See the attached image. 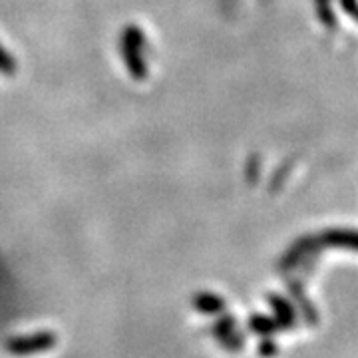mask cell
Returning <instances> with one entry per match:
<instances>
[{
  "mask_svg": "<svg viewBox=\"0 0 358 358\" xmlns=\"http://www.w3.org/2000/svg\"><path fill=\"white\" fill-rule=\"evenodd\" d=\"M56 345V336L50 333H40L34 336H28V338H13L6 348L18 355V357H24V355H36V352H44L52 346Z\"/></svg>",
  "mask_w": 358,
  "mask_h": 358,
  "instance_id": "6da1fadb",
  "label": "cell"
},
{
  "mask_svg": "<svg viewBox=\"0 0 358 358\" xmlns=\"http://www.w3.org/2000/svg\"><path fill=\"white\" fill-rule=\"evenodd\" d=\"M223 307H225L223 299H219V296H215V294L203 293V294H197V296H195V308H199L201 313L213 315V313L223 310Z\"/></svg>",
  "mask_w": 358,
  "mask_h": 358,
  "instance_id": "5b68a950",
  "label": "cell"
},
{
  "mask_svg": "<svg viewBox=\"0 0 358 358\" xmlns=\"http://www.w3.org/2000/svg\"><path fill=\"white\" fill-rule=\"evenodd\" d=\"M317 8H319V18L324 26H334V14L331 10V0H317Z\"/></svg>",
  "mask_w": 358,
  "mask_h": 358,
  "instance_id": "8992f818",
  "label": "cell"
},
{
  "mask_svg": "<svg viewBox=\"0 0 358 358\" xmlns=\"http://www.w3.org/2000/svg\"><path fill=\"white\" fill-rule=\"evenodd\" d=\"M259 355L261 357H275L277 355V346L273 345L271 341H267V343H263V345L259 346Z\"/></svg>",
  "mask_w": 358,
  "mask_h": 358,
  "instance_id": "30bf717a",
  "label": "cell"
},
{
  "mask_svg": "<svg viewBox=\"0 0 358 358\" xmlns=\"http://www.w3.org/2000/svg\"><path fill=\"white\" fill-rule=\"evenodd\" d=\"M251 329L259 334H271L277 329V324L273 320L265 319V317H255V319L251 320Z\"/></svg>",
  "mask_w": 358,
  "mask_h": 358,
  "instance_id": "52a82bcc",
  "label": "cell"
},
{
  "mask_svg": "<svg viewBox=\"0 0 358 358\" xmlns=\"http://www.w3.org/2000/svg\"><path fill=\"white\" fill-rule=\"evenodd\" d=\"M324 241L329 245H338V247H348V249L358 251V231L333 229L324 233Z\"/></svg>",
  "mask_w": 358,
  "mask_h": 358,
  "instance_id": "3957f363",
  "label": "cell"
},
{
  "mask_svg": "<svg viewBox=\"0 0 358 358\" xmlns=\"http://www.w3.org/2000/svg\"><path fill=\"white\" fill-rule=\"evenodd\" d=\"M141 48V34L138 28H128L126 36H124V56H126V62H128L129 72L134 76L141 78L145 74L143 70V60L140 56Z\"/></svg>",
  "mask_w": 358,
  "mask_h": 358,
  "instance_id": "7a4b0ae2",
  "label": "cell"
},
{
  "mask_svg": "<svg viewBox=\"0 0 358 358\" xmlns=\"http://www.w3.org/2000/svg\"><path fill=\"white\" fill-rule=\"evenodd\" d=\"M0 72H4V74L14 72V60L10 58V54H6L2 48H0Z\"/></svg>",
  "mask_w": 358,
  "mask_h": 358,
  "instance_id": "ba28073f",
  "label": "cell"
},
{
  "mask_svg": "<svg viewBox=\"0 0 358 358\" xmlns=\"http://www.w3.org/2000/svg\"><path fill=\"white\" fill-rule=\"evenodd\" d=\"M341 4H343L346 13L352 14V18L358 20V0H341Z\"/></svg>",
  "mask_w": 358,
  "mask_h": 358,
  "instance_id": "9c48e42d",
  "label": "cell"
},
{
  "mask_svg": "<svg viewBox=\"0 0 358 358\" xmlns=\"http://www.w3.org/2000/svg\"><path fill=\"white\" fill-rule=\"evenodd\" d=\"M268 301H271V305L275 308V313H277V327H281V329H289V327H293L294 324V310L293 307L281 299V296H268Z\"/></svg>",
  "mask_w": 358,
  "mask_h": 358,
  "instance_id": "277c9868",
  "label": "cell"
}]
</instances>
